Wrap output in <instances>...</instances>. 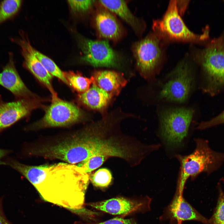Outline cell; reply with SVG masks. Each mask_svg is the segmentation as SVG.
<instances>
[{
  "label": "cell",
  "mask_w": 224,
  "mask_h": 224,
  "mask_svg": "<svg viewBox=\"0 0 224 224\" xmlns=\"http://www.w3.org/2000/svg\"><path fill=\"white\" fill-rule=\"evenodd\" d=\"M203 49L190 48L189 55L201 67L209 87L217 89L224 86V32L209 40Z\"/></svg>",
  "instance_id": "cell-4"
},
{
  "label": "cell",
  "mask_w": 224,
  "mask_h": 224,
  "mask_svg": "<svg viewBox=\"0 0 224 224\" xmlns=\"http://www.w3.org/2000/svg\"><path fill=\"white\" fill-rule=\"evenodd\" d=\"M223 1L224 2V0H223Z\"/></svg>",
  "instance_id": "cell-32"
},
{
  "label": "cell",
  "mask_w": 224,
  "mask_h": 224,
  "mask_svg": "<svg viewBox=\"0 0 224 224\" xmlns=\"http://www.w3.org/2000/svg\"><path fill=\"white\" fill-rule=\"evenodd\" d=\"M20 37L15 40L20 46L24 59V65L37 79L44 85L52 94V100L58 98L51 83L52 76L45 69L33 51L27 36L20 32Z\"/></svg>",
  "instance_id": "cell-11"
},
{
  "label": "cell",
  "mask_w": 224,
  "mask_h": 224,
  "mask_svg": "<svg viewBox=\"0 0 224 224\" xmlns=\"http://www.w3.org/2000/svg\"><path fill=\"white\" fill-rule=\"evenodd\" d=\"M0 73V85L10 91L17 99L28 98L32 94L26 86L16 68L12 55Z\"/></svg>",
  "instance_id": "cell-15"
},
{
  "label": "cell",
  "mask_w": 224,
  "mask_h": 224,
  "mask_svg": "<svg viewBox=\"0 0 224 224\" xmlns=\"http://www.w3.org/2000/svg\"><path fill=\"white\" fill-rule=\"evenodd\" d=\"M152 29L169 44L176 42L205 45L209 40L208 27H206L201 34H195L188 28L179 13L176 0L170 1L162 17L153 21Z\"/></svg>",
  "instance_id": "cell-3"
},
{
  "label": "cell",
  "mask_w": 224,
  "mask_h": 224,
  "mask_svg": "<svg viewBox=\"0 0 224 224\" xmlns=\"http://www.w3.org/2000/svg\"><path fill=\"white\" fill-rule=\"evenodd\" d=\"M224 124V110L217 117L211 120L201 123L198 126L199 129H204L218 124Z\"/></svg>",
  "instance_id": "cell-26"
},
{
  "label": "cell",
  "mask_w": 224,
  "mask_h": 224,
  "mask_svg": "<svg viewBox=\"0 0 224 224\" xmlns=\"http://www.w3.org/2000/svg\"><path fill=\"white\" fill-rule=\"evenodd\" d=\"M92 77V83L111 95L119 91L126 83L121 75L111 71H97Z\"/></svg>",
  "instance_id": "cell-17"
},
{
  "label": "cell",
  "mask_w": 224,
  "mask_h": 224,
  "mask_svg": "<svg viewBox=\"0 0 224 224\" xmlns=\"http://www.w3.org/2000/svg\"><path fill=\"white\" fill-rule=\"evenodd\" d=\"M99 3L106 9L126 22L136 33L141 36L144 31L146 25L142 19L135 16L124 0H99Z\"/></svg>",
  "instance_id": "cell-16"
},
{
  "label": "cell",
  "mask_w": 224,
  "mask_h": 224,
  "mask_svg": "<svg viewBox=\"0 0 224 224\" xmlns=\"http://www.w3.org/2000/svg\"><path fill=\"white\" fill-rule=\"evenodd\" d=\"M189 0H176L178 10L180 16L184 15L189 3Z\"/></svg>",
  "instance_id": "cell-28"
},
{
  "label": "cell",
  "mask_w": 224,
  "mask_h": 224,
  "mask_svg": "<svg viewBox=\"0 0 224 224\" xmlns=\"http://www.w3.org/2000/svg\"><path fill=\"white\" fill-rule=\"evenodd\" d=\"M33 51L44 68L50 74L58 78L66 85H69L64 76L63 72L51 59L34 48Z\"/></svg>",
  "instance_id": "cell-20"
},
{
  "label": "cell",
  "mask_w": 224,
  "mask_h": 224,
  "mask_svg": "<svg viewBox=\"0 0 224 224\" xmlns=\"http://www.w3.org/2000/svg\"><path fill=\"white\" fill-rule=\"evenodd\" d=\"M169 224H181L180 222H177L175 221H170Z\"/></svg>",
  "instance_id": "cell-31"
},
{
  "label": "cell",
  "mask_w": 224,
  "mask_h": 224,
  "mask_svg": "<svg viewBox=\"0 0 224 224\" xmlns=\"http://www.w3.org/2000/svg\"><path fill=\"white\" fill-rule=\"evenodd\" d=\"M6 163L26 178L45 201L74 211L82 209L90 175L77 165L61 162L34 166L12 158Z\"/></svg>",
  "instance_id": "cell-1"
},
{
  "label": "cell",
  "mask_w": 224,
  "mask_h": 224,
  "mask_svg": "<svg viewBox=\"0 0 224 224\" xmlns=\"http://www.w3.org/2000/svg\"><path fill=\"white\" fill-rule=\"evenodd\" d=\"M37 102L28 98L5 102L0 100V132L29 114L37 107Z\"/></svg>",
  "instance_id": "cell-13"
},
{
  "label": "cell",
  "mask_w": 224,
  "mask_h": 224,
  "mask_svg": "<svg viewBox=\"0 0 224 224\" xmlns=\"http://www.w3.org/2000/svg\"><path fill=\"white\" fill-rule=\"evenodd\" d=\"M196 147L191 154L186 156L176 155L180 164L179 178L175 192L183 194L188 179H194L200 173L209 174L218 169L224 162V153L215 151L206 140H195Z\"/></svg>",
  "instance_id": "cell-2"
},
{
  "label": "cell",
  "mask_w": 224,
  "mask_h": 224,
  "mask_svg": "<svg viewBox=\"0 0 224 224\" xmlns=\"http://www.w3.org/2000/svg\"><path fill=\"white\" fill-rule=\"evenodd\" d=\"M194 113L189 108L166 110L160 116V130L166 146L175 148L181 145L186 137Z\"/></svg>",
  "instance_id": "cell-6"
},
{
  "label": "cell",
  "mask_w": 224,
  "mask_h": 224,
  "mask_svg": "<svg viewBox=\"0 0 224 224\" xmlns=\"http://www.w3.org/2000/svg\"><path fill=\"white\" fill-rule=\"evenodd\" d=\"M80 224H137L133 218L125 219L122 217H116L107 220L98 222H87Z\"/></svg>",
  "instance_id": "cell-27"
},
{
  "label": "cell",
  "mask_w": 224,
  "mask_h": 224,
  "mask_svg": "<svg viewBox=\"0 0 224 224\" xmlns=\"http://www.w3.org/2000/svg\"><path fill=\"white\" fill-rule=\"evenodd\" d=\"M82 116L80 110L76 105L58 98L52 100L43 117L32 127L40 128L67 126L77 122Z\"/></svg>",
  "instance_id": "cell-9"
},
{
  "label": "cell",
  "mask_w": 224,
  "mask_h": 224,
  "mask_svg": "<svg viewBox=\"0 0 224 224\" xmlns=\"http://www.w3.org/2000/svg\"><path fill=\"white\" fill-rule=\"evenodd\" d=\"M217 189L218 197L213 214L209 219L210 224H224V192L219 184Z\"/></svg>",
  "instance_id": "cell-23"
},
{
  "label": "cell",
  "mask_w": 224,
  "mask_h": 224,
  "mask_svg": "<svg viewBox=\"0 0 224 224\" xmlns=\"http://www.w3.org/2000/svg\"><path fill=\"white\" fill-rule=\"evenodd\" d=\"M21 4L20 0H6L0 3V24L14 17Z\"/></svg>",
  "instance_id": "cell-21"
},
{
  "label": "cell",
  "mask_w": 224,
  "mask_h": 224,
  "mask_svg": "<svg viewBox=\"0 0 224 224\" xmlns=\"http://www.w3.org/2000/svg\"><path fill=\"white\" fill-rule=\"evenodd\" d=\"M63 74L68 84L81 93L88 90L93 82L92 77L89 78L70 71L63 72Z\"/></svg>",
  "instance_id": "cell-19"
},
{
  "label": "cell",
  "mask_w": 224,
  "mask_h": 224,
  "mask_svg": "<svg viewBox=\"0 0 224 224\" xmlns=\"http://www.w3.org/2000/svg\"><path fill=\"white\" fill-rule=\"evenodd\" d=\"M94 22L95 28L100 37L114 42L122 38L123 30L119 21L114 13L102 5L96 11Z\"/></svg>",
  "instance_id": "cell-14"
},
{
  "label": "cell",
  "mask_w": 224,
  "mask_h": 224,
  "mask_svg": "<svg viewBox=\"0 0 224 224\" xmlns=\"http://www.w3.org/2000/svg\"><path fill=\"white\" fill-rule=\"evenodd\" d=\"M89 180L94 186L104 189L107 187L111 183L112 175L109 170L102 168L97 170L93 174L90 175Z\"/></svg>",
  "instance_id": "cell-22"
},
{
  "label": "cell",
  "mask_w": 224,
  "mask_h": 224,
  "mask_svg": "<svg viewBox=\"0 0 224 224\" xmlns=\"http://www.w3.org/2000/svg\"><path fill=\"white\" fill-rule=\"evenodd\" d=\"M151 201L147 196L133 198L118 197L89 203L86 205L110 214L124 216L150 211Z\"/></svg>",
  "instance_id": "cell-10"
},
{
  "label": "cell",
  "mask_w": 224,
  "mask_h": 224,
  "mask_svg": "<svg viewBox=\"0 0 224 224\" xmlns=\"http://www.w3.org/2000/svg\"><path fill=\"white\" fill-rule=\"evenodd\" d=\"M3 197H0V224H12L6 216L3 207Z\"/></svg>",
  "instance_id": "cell-29"
},
{
  "label": "cell",
  "mask_w": 224,
  "mask_h": 224,
  "mask_svg": "<svg viewBox=\"0 0 224 224\" xmlns=\"http://www.w3.org/2000/svg\"><path fill=\"white\" fill-rule=\"evenodd\" d=\"M9 153H10V151L8 150L0 148V165H5L4 161H2V160Z\"/></svg>",
  "instance_id": "cell-30"
},
{
  "label": "cell",
  "mask_w": 224,
  "mask_h": 224,
  "mask_svg": "<svg viewBox=\"0 0 224 224\" xmlns=\"http://www.w3.org/2000/svg\"><path fill=\"white\" fill-rule=\"evenodd\" d=\"M192 58L187 54L170 75V78L163 86L160 97L169 101L181 103L188 98L191 88Z\"/></svg>",
  "instance_id": "cell-7"
},
{
  "label": "cell",
  "mask_w": 224,
  "mask_h": 224,
  "mask_svg": "<svg viewBox=\"0 0 224 224\" xmlns=\"http://www.w3.org/2000/svg\"><path fill=\"white\" fill-rule=\"evenodd\" d=\"M109 156L103 155L92 156L77 165L85 173H90L100 166Z\"/></svg>",
  "instance_id": "cell-24"
},
{
  "label": "cell",
  "mask_w": 224,
  "mask_h": 224,
  "mask_svg": "<svg viewBox=\"0 0 224 224\" xmlns=\"http://www.w3.org/2000/svg\"><path fill=\"white\" fill-rule=\"evenodd\" d=\"M82 53L81 60L95 67H117L122 61L121 55L113 49L106 40H93L83 37L78 39Z\"/></svg>",
  "instance_id": "cell-8"
},
{
  "label": "cell",
  "mask_w": 224,
  "mask_h": 224,
  "mask_svg": "<svg viewBox=\"0 0 224 224\" xmlns=\"http://www.w3.org/2000/svg\"><path fill=\"white\" fill-rule=\"evenodd\" d=\"M160 219L162 220H169L181 222L185 221H195L203 224H210L209 219L195 209L183 198V194L176 192Z\"/></svg>",
  "instance_id": "cell-12"
},
{
  "label": "cell",
  "mask_w": 224,
  "mask_h": 224,
  "mask_svg": "<svg viewBox=\"0 0 224 224\" xmlns=\"http://www.w3.org/2000/svg\"><path fill=\"white\" fill-rule=\"evenodd\" d=\"M168 44L153 31L133 43L132 50L137 68L142 74L152 75L160 70L166 58Z\"/></svg>",
  "instance_id": "cell-5"
},
{
  "label": "cell",
  "mask_w": 224,
  "mask_h": 224,
  "mask_svg": "<svg viewBox=\"0 0 224 224\" xmlns=\"http://www.w3.org/2000/svg\"><path fill=\"white\" fill-rule=\"evenodd\" d=\"M94 0H68V4L74 12H86L91 9L96 2Z\"/></svg>",
  "instance_id": "cell-25"
},
{
  "label": "cell",
  "mask_w": 224,
  "mask_h": 224,
  "mask_svg": "<svg viewBox=\"0 0 224 224\" xmlns=\"http://www.w3.org/2000/svg\"><path fill=\"white\" fill-rule=\"evenodd\" d=\"M86 91L78 96L79 100L92 109H99L105 107L109 101L111 95L92 83Z\"/></svg>",
  "instance_id": "cell-18"
}]
</instances>
